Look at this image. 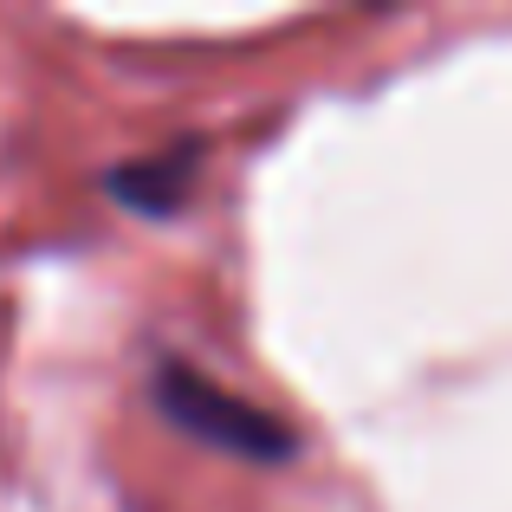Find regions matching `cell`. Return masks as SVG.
<instances>
[{"mask_svg": "<svg viewBox=\"0 0 512 512\" xmlns=\"http://www.w3.org/2000/svg\"><path fill=\"white\" fill-rule=\"evenodd\" d=\"M188 182H195V150H169V156H143V163H124L111 175V195L137 214H169L182 208Z\"/></svg>", "mask_w": 512, "mask_h": 512, "instance_id": "cell-2", "label": "cell"}, {"mask_svg": "<svg viewBox=\"0 0 512 512\" xmlns=\"http://www.w3.org/2000/svg\"><path fill=\"white\" fill-rule=\"evenodd\" d=\"M156 402H163V415L175 428H188L195 441L234 454V461L279 467V461L299 454V435H292L273 409H260V402L221 389L214 376H201L195 363H182V357H169L163 370H156Z\"/></svg>", "mask_w": 512, "mask_h": 512, "instance_id": "cell-1", "label": "cell"}]
</instances>
